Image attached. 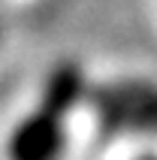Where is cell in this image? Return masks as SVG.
I'll list each match as a JSON object with an SVG mask.
<instances>
[{
  "instance_id": "6da1fadb",
  "label": "cell",
  "mask_w": 157,
  "mask_h": 160,
  "mask_svg": "<svg viewBox=\"0 0 157 160\" xmlns=\"http://www.w3.org/2000/svg\"><path fill=\"white\" fill-rule=\"evenodd\" d=\"M67 145V118L33 106L6 136V160H61Z\"/></svg>"
},
{
  "instance_id": "7a4b0ae2",
  "label": "cell",
  "mask_w": 157,
  "mask_h": 160,
  "mask_svg": "<svg viewBox=\"0 0 157 160\" xmlns=\"http://www.w3.org/2000/svg\"><path fill=\"white\" fill-rule=\"evenodd\" d=\"M85 91H88L85 70L76 61H61V63H54L52 70H48L36 106L48 109V112H54V115H61V118H70L76 112V106L85 100Z\"/></svg>"
}]
</instances>
